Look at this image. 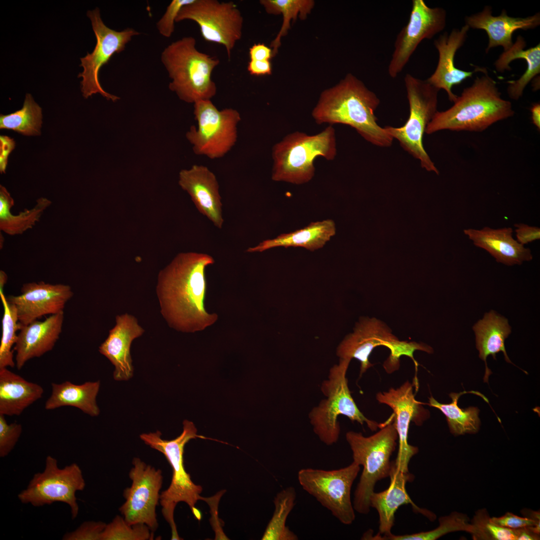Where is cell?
<instances>
[{
	"mask_svg": "<svg viewBox=\"0 0 540 540\" xmlns=\"http://www.w3.org/2000/svg\"><path fill=\"white\" fill-rule=\"evenodd\" d=\"M206 254H178L158 272L156 286L160 313L168 326L183 332L204 330L218 320L204 307L206 268L214 263Z\"/></svg>",
	"mask_w": 540,
	"mask_h": 540,
	"instance_id": "6da1fadb",
	"label": "cell"
},
{
	"mask_svg": "<svg viewBox=\"0 0 540 540\" xmlns=\"http://www.w3.org/2000/svg\"><path fill=\"white\" fill-rule=\"evenodd\" d=\"M380 103L373 92L349 74L338 84L322 92L312 116L317 124L348 125L372 144L389 147L393 139L378 124L375 115Z\"/></svg>",
	"mask_w": 540,
	"mask_h": 540,
	"instance_id": "7a4b0ae2",
	"label": "cell"
},
{
	"mask_svg": "<svg viewBox=\"0 0 540 540\" xmlns=\"http://www.w3.org/2000/svg\"><path fill=\"white\" fill-rule=\"evenodd\" d=\"M514 114L512 103L502 98L496 82L487 72L464 89L450 108L438 111L426 133L442 130L482 132Z\"/></svg>",
	"mask_w": 540,
	"mask_h": 540,
	"instance_id": "3957f363",
	"label": "cell"
},
{
	"mask_svg": "<svg viewBox=\"0 0 540 540\" xmlns=\"http://www.w3.org/2000/svg\"><path fill=\"white\" fill-rule=\"evenodd\" d=\"M161 60L171 79L168 88L187 103L211 100L216 94L212 71L218 59L200 52L192 36L184 37L168 46L161 54Z\"/></svg>",
	"mask_w": 540,
	"mask_h": 540,
	"instance_id": "277c9868",
	"label": "cell"
},
{
	"mask_svg": "<svg viewBox=\"0 0 540 540\" xmlns=\"http://www.w3.org/2000/svg\"><path fill=\"white\" fill-rule=\"evenodd\" d=\"M161 436V432L156 430L142 434L140 437L146 445L162 453L172 466V480L168 488L161 492L160 502L162 514L171 528V540H182L178 536L174 519L176 504L180 502H186L194 514L198 510L195 506L197 501L203 498L200 495L202 486L192 481L190 474L184 468V448L192 439H212L198 434L194 424L188 420L183 422L182 432L176 438L166 440Z\"/></svg>",
	"mask_w": 540,
	"mask_h": 540,
	"instance_id": "5b68a950",
	"label": "cell"
},
{
	"mask_svg": "<svg viewBox=\"0 0 540 540\" xmlns=\"http://www.w3.org/2000/svg\"><path fill=\"white\" fill-rule=\"evenodd\" d=\"M336 154V132L332 125L314 135L298 131L288 134L272 148V179L296 184L306 183L314 175L317 157L332 160Z\"/></svg>",
	"mask_w": 540,
	"mask_h": 540,
	"instance_id": "8992f818",
	"label": "cell"
},
{
	"mask_svg": "<svg viewBox=\"0 0 540 540\" xmlns=\"http://www.w3.org/2000/svg\"><path fill=\"white\" fill-rule=\"evenodd\" d=\"M380 428L369 436L354 431H349L346 434L353 461L362 466L352 504L354 510L360 514L370 512V497L376 482L389 476L390 458L398 440L392 414Z\"/></svg>",
	"mask_w": 540,
	"mask_h": 540,
	"instance_id": "52a82bcc",
	"label": "cell"
},
{
	"mask_svg": "<svg viewBox=\"0 0 540 540\" xmlns=\"http://www.w3.org/2000/svg\"><path fill=\"white\" fill-rule=\"evenodd\" d=\"M350 360L340 358L338 364L330 369L328 378L320 386L326 398L313 408L308 414L314 432L327 446L336 444L338 440L340 428L338 418L340 415L362 425L366 423L373 431L382 426V424L364 415L351 395L346 377Z\"/></svg>",
	"mask_w": 540,
	"mask_h": 540,
	"instance_id": "ba28073f",
	"label": "cell"
},
{
	"mask_svg": "<svg viewBox=\"0 0 540 540\" xmlns=\"http://www.w3.org/2000/svg\"><path fill=\"white\" fill-rule=\"evenodd\" d=\"M404 82L410 108L408 119L402 126L384 128L406 151L420 160L422 168L438 174V170L424 147L422 140L428 125L438 111L440 90L426 80L410 74H406Z\"/></svg>",
	"mask_w": 540,
	"mask_h": 540,
	"instance_id": "9c48e42d",
	"label": "cell"
},
{
	"mask_svg": "<svg viewBox=\"0 0 540 540\" xmlns=\"http://www.w3.org/2000/svg\"><path fill=\"white\" fill-rule=\"evenodd\" d=\"M194 114L198 128L192 126L186 134L194 152L210 159L223 157L236 144L240 112L232 108L219 110L211 100L194 103Z\"/></svg>",
	"mask_w": 540,
	"mask_h": 540,
	"instance_id": "30bf717a",
	"label": "cell"
},
{
	"mask_svg": "<svg viewBox=\"0 0 540 540\" xmlns=\"http://www.w3.org/2000/svg\"><path fill=\"white\" fill-rule=\"evenodd\" d=\"M360 470V466L354 461L337 470L304 468L298 472V480L302 488L334 516L348 525L356 518L351 488Z\"/></svg>",
	"mask_w": 540,
	"mask_h": 540,
	"instance_id": "8fae6325",
	"label": "cell"
},
{
	"mask_svg": "<svg viewBox=\"0 0 540 540\" xmlns=\"http://www.w3.org/2000/svg\"><path fill=\"white\" fill-rule=\"evenodd\" d=\"M85 486L82 470L76 463L60 468L56 459L48 456L44 471L35 474L18 497L22 503L36 507L64 502L70 506L72 518L74 520L79 510L76 494L83 490Z\"/></svg>",
	"mask_w": 540,
	"mask_h": 540,
	"instance_id": "7c38bea8",
	"label": "cell"
},
{
	"mask_svg": "<svg viewBox=\"0 0 540 540\" xmlns=\"http://www.w3.org/2000/svg\"><path fill=\"white\" fill-rule=\"evenodd\" d=\"M191 20L200 27L206 42L222 45L228 58L236 42L242 36L244 18L232 2L218 0H194L180 10L176 22Z\"/></svg>",
	"mask_w": 540,
	"mask_h": 540,
	"instance_id": "4fadbf2b",
	"label": "cell"
},
{
	"mask_svg": "<svg viewBox=\"0 0 540 540\" xmlns=\"http://www.w3.org/2000/svg\"><path fill=\"white\" fill-rule=\"evenodd\" d=\"M87 16L90 20L96 42L91 53L88 52L80 58V66L83 71L78 77L82 78L80 87L82 96L88 98L98 93L108 100L115 102L120 98L106 92L100 84V69L108 63L114 54L124 50L126 44L139 32L130 28L120 31L110 28L102 20L98 8L88 11Z\"/></svg>",
	"mask_w": 540,
	"mask_h": 540,
	"instance_id": "5bb4252c",
	"label": "cell"
},
{
	"mask_svg": "<svg viewBox=\"0 0 540 540\" xmlns=\"http://www.w3.org/2000/svg\"><path fill=\"white\" fill-rule=\"evenodd\" d=\"M132 464L129 472L132 485L124 490L126 500L119 510L129 524H144L154 532L158 526L156 508L163 484L162 471L138 458H134Z\"/></svg>",
	"mask_w": 540,
	"mask_h": 540,
	"instance_id": "9a60e30c",
	"label": "cell"
},
{
	"mask_svg": "<svg viewBox=\"0 0 540 540\" xmlns=\"http://www.w3.org/2000/svg\"><path fill=\"white\" fill-rule=\"evenodd\" d=\"M446 12L440 7L430 8L423 0H413L410 18L396 36L388 72L392 78L402 72L419 44L431 39L446 27Z\"/></svg>",
	"mask_w": 540,
	"mask_h": 540,
	"instance_id": "2e32d148",
	"label": "cell"
},
{
	"mask_svg": "<svg viewBox=\"0 0 540 540\" xmlns=\"http://www.w3.org/2000/svg\"><path fill=\"white\" fill-rule=\"evenodd\" d=\"M412 386L406 381L398 388H391L388 392H378L376 395L379 402L388 405L393 411L398 441V452L394 462L398 469L404 472H409L410 461L418 452L417 447L408 442L410 422L414 421L420 425L428 414L422 406L424 404L415 399Z\"/></svg>",
	"mask_w": 540,
	"mask_h": 540,
	"instance_id": "e0dca14e",
	"label": "cell"
},
{
	"mask_svg": "<svg viewBox=\"0 0 540 540\" xmlns=\"http://www.w3.org/2000/svg\"><path fill=\"white\" fill-rule=\"evenodd\" d=\"M73 295L69 285L41 281L24 284L20 294L8 296L6 299L15 306L19 323L28 325L44 316L64 312Z\"/></svg>",
	"mask_w": 540,
	"mask_h": 540,
	"instance_id": "ac0fdd59",
	"label": "cell"
},
{
	"mask_svg": "<svg viewBox=\"0 0 540 540\" xmlns=\"http://www.w3.org/2000/svg\"><path fill=\"white\" fill-rule=\"evenodd\" d=\"M469 29L466 24L460 29H453L450 34L445 32L440 35L434 43L438 52V60L434 72L426 80L438 90H445L449 100L452 102L458 97L452 92L453 86L460 84L476 72H488L484 67H476L472 71H466L456 67V54L464 44Z\"/></svg>",
	"mask_w": 540,
	"mask_h": 540,
	"instance_id": "d6986e66",
	"label": "cell"
},
{
	"mask_svg": "<svg viewBox=\"0 0 540 540\" xmlns=\"http://www.w3.org/2000/svg\"><path fill=\"white\" fill-rule=\"evenodd\" d=\"M398 338L384 323L375 318L362 317L355 326L354 332L348 334L338 346L336 354L340 358L357 359L360 364V377L373 365L369 356L378 346H384Z\"/></svg>",
	"mask_w": 540,
	"mask_h": 540,
	"instance_id": "ffe728a7",
	"label": "cell"
},
{
	"mask_svg": "<svg viewBox=\"0 0 540 540\" xmlns=\"http://www.w3.org/2000/svg\"><path fill=\"white\" fill-rule=\"evenodd\" d=\"M178 184L190 195L199 212L216 227L222 228V198L215 174L208 167L195 164L180 172Z\"/></svg>",
	"mask_w": 540,
	"mask_h": 540,
	"instance_id": "44dd1931",
	"label": "cell"
},
{
	"mask_svg": "<svg viewBox=\"0 0 540 540\" xmlns=\"http://www.w3.org/2000/svg\"><path fill=\"white\" fill-rule=\"evenodd\" d=\"M144 332L134 316L126 313L116 317L115 326L98 348L99 352L114 366L113 376L116 380H128L132 377L131 344Z\"/></svg>",
	"mask_w": 540,
	"mask_h": 540,
	"instance_id": "7402d4cb",
	"label": "cell"
},
{
	"mask_svg": "<svg viewBox=\"0 0 540 540\" xmlns=\"http://www.w3.org/2000/svg\"><path fill=\"white\" fill-rule=\"evenodd\" d=\"M389 476L390 482L388 488L380 492H374L370 497V508H376L379 516V532L377 534L384 536L391 533L395 512L403 504H410L416 512L421 513L431 520L436 519L435 514L418 507L408 494L406 486L408 482H411L414 480L412 474L400 470L393 461L391 463Z\"/></svg>",
	"mask_w": 540,
	"mask_h": 540,
	"instance_id": "603a6c76",
	"label": "cell"
},
{
	"mask_svg": "<svg viewBox=\"0 0 540 540\" xmlns=\"http://www.w3.org/2000/svg\"><path fill=\"white\" fill-rule=\"evenodd\" d=\"M64 312L50 315L43 321L36 320L28 325L20 324L14 347L16 365L20 370L29 360L50 351L62 331Z\"/></svg>",
	"mask_w": 540,
	"mask_h": 540,
	"instance_id": "cb8c5ba5",
	"label": "cell"
},
{
	"mask_svg": "<svg viewBox=\"0 0 540 540\" xmlns=\"http://www.w3.org/2000/svg\"><path fill=\"white\" fill-rule=\"evenodd\" d=\"M465 24L470 28L484 30L488 38V43L486 52L491 48L500 46L504 52L508 50L512 46V36L518 30H528L535 28L540 24V14L526 18H515L508 15L506 10H502L498 16L492 15L490 6H485L478 13L465 18Z\"/></svg>",
	"mask_w": 540,
	"mask_h": 540,
	"instance_id": "d4e9b609",
	"label": "cell"
},
{
	"mask_svg": "<svg viewBox=\"0 0 540 540\" xmlns=\"http://www.w3.org/2000/svg\"><path fill=\"white\" fill-rule=\"evenodd\" d=\"M464 232L475 246L487 251L498 262L512 266L532 259L530 250L512 238L513 230L510 227L468 228Z\"/></svg>",
	"mask_w": 540,
	"mask_h": 540,
	"instance_id": "484cf974",
	"label": "cell"
},
{
	"mask_svg": "<svg viewBox=\"0 0 540 540\" xmlns=\"http://www.w3.org/2000/svg\"><path fill=\"white\" fill-rule=\"evenodd\" d=\"M44 389L28 382L6 368H0V414L20 416L40 399Z\"/></svg>",
	"mask_w": 540,
	"mask_h": 540,
	"instance_id": "4316f807",
	"label": "cell"
},
{
	"mask_svg": "<svg viewBox=\"0 0 540 540\" xmlns=\"http://www.w3.org/2000/svg\"><path fill=\"white\" fill-rule=\"evenodd\" d=\"M336 232L334 222L326 220L310 223L296 231L263 240L256 246L249 248L248 252H262L277 247H302L310 251L322 248Z\"/></svg>",
	"mask_w": 540,
	"mask_h": 540,
	"instance_id": "83f0119b",
	"label": "cell"
},
{
	"mask_svg": "<svg viewBox=\"0 0 540 540\" xmlns=\"http://www.w3.org/2000/svg\"><path fill=\"white\" fill-rule=\"evenodd\" d=\"M100 386V380L86 382L76 384L69 381L51 384L52 392L45 402L46 410L63 406L76 408L91 416H97L100 410L96 404V396Z\"/></svg>",
	"mask_w": 540,
	"mask_h": 540,
	"instance_id": "f1b7e54d",
	"label": "cell"
},
{
	"mask_svg": "<svg viewBox=\"0 0 540 540\" xmlns=\"http://www.w3.org/2000/svg\"><path fill=\"white\" fill-rule=\"evenodd\" d=\"M473 330L479 357L486 364L484 381L488 382L491 374L486 363L488 356L491 355L496 360V354L502 352L505 360L512 364L506 354L504 346L505 340L511 332V328L507 319L494 311H490L486 313L483 318L474 325Z\"/></svg>",
	"mask_w": 540,
	"mask_h": 540,
	"instance_id": "f546056e",
	"label": "cell"
},
{
	"mask_svg": "<svg viewBox=\"0 0 540 540\" xmlns=\"http://www.w3.org/2000/svg\"><path fill=\"white\" fill-rule=\"evenodd\" d=\"M526 42L520 36L512 47L504 52L494 62V66L498 72L510 70V63L518 58L524 59L526 64V70L517 80L508 82L507 92L512 100H518L523 94L524 88L534 78L540 73V44L524 50Z\"/></svg>",
	"mask_w": 540,
	"mask_h": 540,
	"instance_id": "4dcf8cb0",
	"label": "cell"
},
{
	"mask_svg": "<svg viewBox=\"0 0 540 540\" xmlns=\"http://www.w3.org/2000/svg\"><path fill=\"white\" fill-rule=\"evenodd\" d=\"M51 204L46 198H40L32 208L26 209L18 215H13L10 209L14 200L4 186H0V228L6 234L13 236L23 233L32 228L38 222L44 210Z\"/></svg>",
	"mask_w": 540,
	"mask_h": 540,
	"instance_id": "1f68e13d",
	"label": "cell"
},
{
	"mask_svg": "<svg viewBox=\"0 0 540 540\" xmlns=\"http://www.w3.org/2000/svg\"><path fill=\"white\" fill-rule=\"evenodd\" d=\"M476 392L464 391L459 393L452 392L449 396L452 398L450 404L438 402L432 396L429 398L428 406L440 410L446 416L450 430L455 436L465 434H474L478 432L480 420L478 417V408L470 406L464 409L458 406V402L460 397L463 394Z\"/></svg>",
	"mask_w": 540,
	"mask_h": 540,
	"instance_id": "d6a6232c",
	"label": "cell"
},
{
	"mask_svg": "<svg viewBox=\"0 0 540 540\" xmlns=\"http://www.w3.org/2000/svg\"><path fill=\"white\" fill-rule=\"evenodd\" d=\"M296 493L293 486H288L278 492L274 499L275 510L269 522L262 540H297L298 537L286 524L288 516L294 508Z\"/></svg>",
	"mask_w": 540,
	"mask_h": 540,
	"instance_id": "836d02e7",
	"label": "cell"
},
{
	"mask_svg": "<svg viewBox=\"0 0 540 540\" xmlns=\"http://www.w3.org/2000/svg\"><path fill=\"white\" fill-rule=\"evenodd\" d=\"M42 110L30 94L26 95L21 109L8 114L0 116V128L14 130L22 135L40 134Z\"/></svg>",
	"mask_w": 540,
	"mask_h": 540,
	"instance_id": "e575fe53",
	"label": "cell"
},
{
	"mask_svg": "<svg viewBox=\"0 0 540 540\" xmlns=\"http://www.w3.org/2000/svg\"><path fill=\"white\" fill-rule=\"evenodd\" d=\"M439 526L435 529L416 534L394 535L392 532L384 536H372L376 540H435L450 532L464 531L471 534L472 526L466 514L452 512L448 515L440 517Z\"/></svg>",
	"mask_w": 540,
	"mask_h": 540,
	"instance_id": "d590c367",
	"label": "cell"
},
{
	"mask_svg": "<svg viewBox=\"0 0 540 540\" xmlns=\"http://www.w3.org/2000/svg\"><path fill=\"white\" fill-rule=\"evenodd\" d=\"M260 2L268 14H282L283 16L280 30L270 44L273 56H274L280 46L281 38L286 34L290 27V20L296 18L298 15L301 18H305L313 6L314 2L309 0H261Z\"/></svg>",
	"mask_w": 540,
	"mask_h": 540,
	"instance_id": "8d00e7d4",
	"label": "cell"
},
{
	"mask_svg": "<svg viewBox=\"0 0 540 540\" xmlns=\"http://www.w3.org/2000/svg\"><path fill=\"white\" fill-rule=\"evenodd\" d=\"M3 292L0 291V298L4 308L0 344V368H13L16 364L12 348L16 342V332L20 328L16 308L7 301Z\"/></svg>",
	"mask_w": 540,
	"mask_h": 540,
	"instance_id": "74e56055",
	"label": "cell"
},
{
	"mask_svg": "<svg viewBox=\"0 0 540 540\" xmlns=\"http://www.w3.org/2000/svg\"><path fill=\"white\" fill-rule=\"evenodd\" d=\"M154 533L145 524H129L124 517L116 515L106 524L100 540H153Z\"/></svg>",
	"mask_w": 540,
	"mask_h": 540,
	"instance_id": "f35d334b",
	"label": "cell"
},
{
	"mask_svg": "<svg viewBox=\"0 0 540 540\" xmlns=\"http://www.w3.org/2000/svg\"><path fill=\"white\" fill-rule=\"evenodd\" d=\"M470 524L474 540H516L514 529L497 526L490 520L486 509L477 510Z\"/></svg>",
	"mask_w": 540,
	"mask_h": 540,
	"instance_id": "ab89813d",
	"label": "cell"
},
{
	"mask_svg": "<svg viewBox=\"0 0 540 540\" xmlns=\"http://www.w3.org/2000/svg\"><path fill=\"white\" fill-rule=\"evenodd\" d=\"M390 350V354L384 362V366L388 372H392L399 368L400 358L402 356L410 358L413 361L416 371L418 363L414 356V353L416 350H422L428 353H432L433 350L430 346L415 342L400 340L398 338L390 342L386 346Z\"/></svg>",
	"mask_w": 540,
	"mask_h": 540,
	"instance_id": "60d3db41",
	"label": "cell"
},
{
	"mask_svg": "<svg viewBox=\"0 0 540 540\" xmlns=\"http://www.w3.org/2000/svg\"><path fill=\"white\" fill-rule=\"evenodd\" d=\"M22 432L21 424H8L5 416L0 414V457L7 456L14 449Z\"/></svg>",
	"mask_w": 540,
	"mask_h": 540,
	"instance_id": "b9f144b4",
	"label": "cell"
},
{
	"mask_svg": "<svg viewBox=\"0 0 540 540\" xmlns=\"http://www.w3.org/2000/svg\"><path fill=\"white\" fill-rule=\"evenodd\" d=\"M194 0H172L166 8L162 16L156 23L160 34L165 38L172 36L174 30V23L178 15L184 6L192 3Z\"/></svg>",
	"mask_w": 540,
	"mask_h": 540,
	"instance_id": "7bdbcfd3",
	"label": "cell"
},
{
	"mask_svg": "<svg viewBox=\"0 0 540 540\" xmlns=\"http://www.w3.org/2000/svg\"><path fill=\"white\" fill-rule=\"evenodd\" d=\"M106 524L102 522L87 521L74 530L64 535V540H100Z\"/></svg>",
	"mask_w": 540,
	"mask_h": 540,
	"instance_id": "ee69618b",
	"label": "cell"
},
{
	"mask_svg": "<svg viewBox=\"0 0 540 540\" xmlns=\"http://www.w3.org/2000/svg\"><path fill=\"white\" fill-rule=\"evenodd\" d=\"M490 520L497 526L512 529L532 526L540 528V522L526 517L515 515L510 512H506L501 516L490 517Z\"/></svg>",
	"mask_w": 540,
	"mask_h": 540,
	"instance_id": "f6af8a7d",
	"label": "cell"
},
{
	"mask_svg": "<svg viewBox=\"0 0 540 540\" xmlns=\"http://www.w3.org/2000/svg\"><path fill=\"white\" fill-rule=\"evenodd\" d=\"M516 240L522 245L532 242L540 239V228L537 226H530L523 223L516 224Z\"/></svg>",
	"mask_w": 540,
	"mask_h": 540,
	"instance_id": "bcb514c9",
	"label": "cell"
},
{
	"mask_svg": "<svg viewBox=\"0 0 540 540\" xmlns=\"http://www.w3.org/2000/svg\"><path fill=\"white\" fill-rule=\"evenodd\" d=\"M15 148L13 138L6 136H0V172L5 173L8 164V156Z\"/></svg>",
	"mask_w": 540,
	"mask_h": 540,
	"instance_id": "7dc6e473",
	"label": "cell"
},
{
	"mask_svg": "<svg viewBox=\"0 0 540 540\" xmlns=\"http://www.w3.org/2000/svg\"><path fill=\"white\" fill-rule=\"evenodd\" d=\"M250 60H270L274 57L272 50L264 44H254L249 48Z\"/></svg>",
	"mask_w": 540,
	"mask_h": 540,
	"instance_id": "c3c4849f",
	"label": "cell"
},
{
	"mask_svg": "<svg viewBox=\"0 0 540 540\" xmlns=\"http://www.w3.org/2000/svg\"><path fill=\"white\" fill-rule=\"evenodd\" d=\"M248 71L252 76L271 74L272 66L270 60H250L248 64Z\"/></svg>",
	"mask_w": 540,
	"mask_h": 540,
	"instance_id": "681fc988",
	"label": "cell"
},
{
	"mask_svg": "<svg viewBox=\"0 0 540 540\" xmlns=\"http://www.w3.org/2000/svg\"><path fill=\"white\" fill-rule=\"evenodd\" d=\"M516 540H538L540 534L534 532L532 526L524 527L514 529Z\"/></svg>",
	"mask_w": 540,
	"mask_h": 540,
	"instance_id": "f907efd6",
	"label": "cell"
},
{
	"mask_svg": "<svg viewBox=\"0 0 540 540\" xmlns=\"http://www.w3.org/2000/svg\"><path fill=\"white\" fill-rule=\"evenodd\" d=\"M532 121L539 131L540 130V104L536 102L530 108Z\"/></svg>",
	"mask_w": 540,
	"mask_h": 540,
	"instance_id": "816d5d0a",
	"label": "cell"
},
{
	"mask_svg": "<svg viewBox=\"0 0 540 540\" xmlns=\"http://www.w3.org/2000/svg\"><path fill=\"white\" fill-rule=\"evenodd\" d=\"M522 514L524 517L532 519L538 522H540V510L535 511L528 509H524L521 510Z\"/></svg>",
	"mask_w": 540,
	"mask_h": 540,
	"instance_id": "f5cc1de1",
	"label": "cell"
},
{
	"mask_svg": "<svg viewBox=\"0 0 540 540\" xmlns=\"http://www.w3.org/2000/svg\"><path fill=\"white\" fill-rule=\"evenodd\" d=\"M8 280V276L3 271H0V291H3L4 286Z\"/></svg>",
	"mask_w": 540,
	"mask_h": 540,
	"instance_id": "db71d44e",
	"label": "cell"
}]
</instances>
